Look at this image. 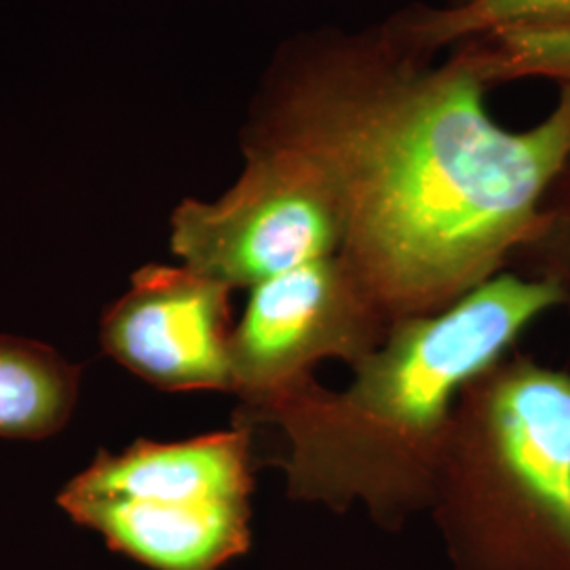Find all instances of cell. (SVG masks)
Here are the masks:
<instances>
[{"instance_id":"obj_1","label":"cell","mask_w":570,"mask_h":570,"mask_svg":"<svg viewBox=\"0 0 570 570\" xmlns=\"http://www.w3.org/2000/svg\"><path fill=\"white\" fill-rule=\"evenodd\" d=\"M421 58L389 32L308 49L249 129L320 174L341 218L338 256L391 324L497 277L539 233L570 165V85L546 121L510 131L456 53Z\"/></svg>"},{"instance_id":"obj_2","label":"cell","mask_w":570,"mask_h":570,"mask_svg":"<svg viewBox=\"0 0 570 570\" xmlns=\"http://www.w3.org/2000/svg\"><path fill=\"white\" fill-rule=\"evenodd\" d=\"M567 301L553 279L499 273L446 311L393 322L346 387L311 376L233 425L277 431L273 461L292 501L360 505L376 527L402 530L431 508L459 391Z\"/></svg>"},{"instance_id":"obj_3","label":"cell","mask_w":570,"mask_h":570,"mask_svg":"<svg viewBox=\"0 0 570 570\" xmlns=\"http://www.w3.org/2000/svg\"><path fill=\"white\" fill-rule=\"evenodd\" d=\"M429 513L454 570H570V374L501 357L459 391Z\"/></svg>"},{"instance_id":"obj_4","label":"cell","mask_w":570,"mask_h":570,"mask_svg":"<svg viewBox=\"0 0 570 570\" xmlns=\"http://www.w3.org/2000/svg\"><path fill=\"white\" fill-rule=\"evenodd\" d=\"M254 433L233 425L183 442L138 440L58 494L106 546L153 570H223L252 548Z\"/></svg>"},{"instance_id":"obj_5","label":"cell","mask_w":570,"mask_h":570,"mask_svg":"<svg viewBox=\"0 0 570 570\" xmlns=\"http://www.w3.org/2000/svg\"><path fill=\"white\" fill-rule=\"evenodd\" d=\"M343 228L320 174L261 136L245 138V169L218 202L186 199L171 216L184 266L230 289H252L296 266L334 256Z\"/></svg>"},{"instance_id":"obj_6","label":"cell","mask_w":570,"mask_h":570,"mask_svg":"<svg viewBox=\"0 0 570 570\" xmlns=\"http://www.w3.org/2000/svg\"><path fill=\"white\" fill-rule=\"evenodd\" d=\"M391 326L338 254L252 287L230 341V393L239 402L233 419L273 404L322 362L357 366Z\"/></svg>"},{"instance_id":"obj_7","label":"cell","mask_w":570,"mask_h":570,"mask_svg":"<svg viewBox=\"0 0 570 570\" xmlns=\"http://www.w3.org/2000/svg\"><path fill=\"white\" fill-rule=\"evenodd\" d=\"M230 292L188 266H144L104 313V353L167 393H230Z\"/></svg>"},{"instance_id":"obj_8","label":"cell","mask_w":570,"mask_h":570,"mask_svg":"<svg viewBox=\"0 0 570 570\" xmlns=\"http://www.w3.org/2000/svg\"><path fill=\"white\" fill-rule=\"evenodd\" d=\"M81 367L37 341L0 336V438L42 440L68 423Z\"/></svg>"},{"instance_id":"obj_9","label":"cell","mask_w":570,"mask_h":570,"mask_svg":"<svg viewBox=\"0 0 570 570\" xmlns=\"http://www.w3.org/2000/svg\"><path fill=\"white\" fill-rule=\"evenodd\" d=\"M564 21H570V0H456L442 9L397 18L389 35L407 51L425 56L454 42Z\"/></svg>"},{"instance_id":"obj_10","label":"cell","mask_w":570,"mask_h":570,"mask_svg":"<svg viewBox=\"0 0 570 570\" xmlns=\"http://www.w3.org/2000/svg\"><path fill=\"white\" fill-rule=\"evenodd\" d=\"M456 56L487 87L543 77L570 85V21L497 32L463 42Z\"/></svg>"},{"instance_id":"obj_11","label":"cell","mask_w":570,"mask_h":570,"mask_svg":"<svg viewBox=\"0 0 570 570\" xmlns=\"http://www.w3.org/2000/svg\"><path fill=\"white\" fill-rule=\"evenodd\" d=\"M529 245H543L550 265L543 277L553 279L570 298V209L567 214L543 212V225Z\"/></svg>"}]
</instances>
